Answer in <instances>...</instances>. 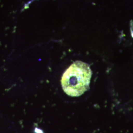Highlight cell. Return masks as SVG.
<instances>
[{
  "label": "cell",
  "mask_w": 133,
  "mask_h": 133,
  "mask_svg": "<svg viewBox=\"0 0 133 133\" xmlns=\"http://www.w3.org/2000/svg\"><path fill=\"white\" fill-rule=\"evenodd\" d=\"M92 71L88 64L81 61L72 64L64 73L61 84L68 95L78 97L89 88Z\"/></svg>",
  "instance_id": "obj_1"
}]
</instances>
